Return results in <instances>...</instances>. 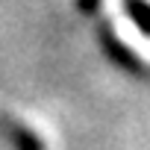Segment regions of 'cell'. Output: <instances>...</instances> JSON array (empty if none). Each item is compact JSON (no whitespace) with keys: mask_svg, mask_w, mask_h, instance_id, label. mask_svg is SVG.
I'll return each mask as SVG.
<instances>
[{"mask_svg":"<svg viewBox=\"0 0 150 150\" xmlns=\"http://www.w3.org/2000/svg\"><path fill=\"white\" fill-rule=\"evenodd\" d=\"M100 3H103V0H77V9L83 15H97L100 12Z\"/></svg>","mask_w":150,"mask_h":150,"instance_id":"4","label":"cell"},{"mask_svg":"<svg viewBox=\"0 0 150 150\" xmlns=\"http://www.w3.org/2000/svg\"><path fill=\"white\" fill-rule=\"evenodd\" d=\"M0 132L12 144V150H44V141L27 124H21V121H15L9 115H0Z\"/></svg>","mask_w":150,"mask_h":150,"instance_id":"2","label":"cell"},{"mask_svg":"<svg viewBox=\"0 0 150 150\" xmlns=\"http://www.w3.org/2000/svg\"><path fill=\"white\" fill-rule=\"evenodd\" d=\"M97 41H100L103 53L109 56V62H112V65H118L121 71L132 74V77H147V74H150V68L141 62V56L118 38V33L112 30V24H106V21L100 24V30H97Z\"/></svg>","mask_w":150,"mask_h":150,"instance_id":"1","label":"cell"},{"mask_svg":"<svg viewBox=\"0 0 150 150\" xmlns=\"http://www.w3.org/2000/svg\"><path fill=\"white\" fill-rule=\"evenodd\" d=\"M124 9H127L129 21L150 38V3L147 0H124Z\"/></svg>","mask_w":150,"mask_h":150,"instance_id":"3","label":"cell"}]
</instances>
